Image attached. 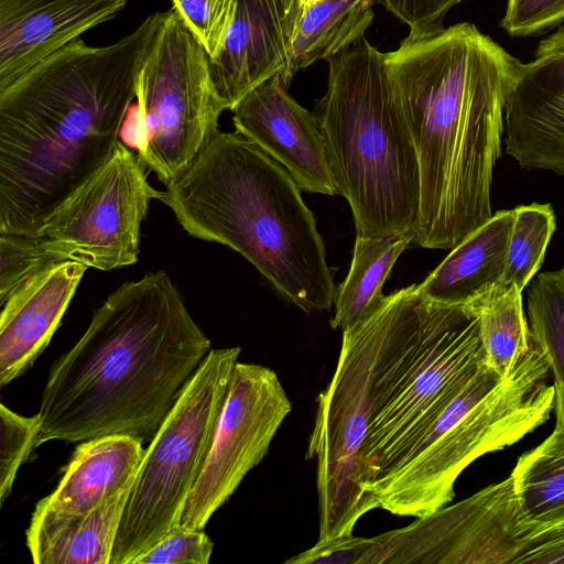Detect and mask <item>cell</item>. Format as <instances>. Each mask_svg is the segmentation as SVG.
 I'll return each instance as SVG.
<instances>
[{
  "mask_svg": "<svg viewBox=\"0 0 564 564\" xmlns=\"http://www.w3.org/2000/svg\"><path fill=\"white\" fill-rule=\"evenodd\" d=\"M384 59L420 165L413 242L452 249L492 216L505 105L521 62L469 22L409 34Z\"/></svg>",
  "mask_w": 564,
  "mask_h": 564,
  "instance_id": "6da1fadb",
  "label": "cell"
},
{
  "mask_svg": "<svg viewBox=\"0 0 564 564\" xmlns=\"http://www.w3.org/2000/svg\"><path fill=\"white\" fill-rule=\"evenodd\" d=\"M160 17L110 45L77 39L0 88V234L34 236L110 158Z\"/></svg>",
  "mask_w": 564,
  "mask_h": 564,
  "instance_id": "7a4b0ae2",
  "label": "cell"
},
{
  "mask_svg": "<svg viewBox=\"0 0 564 564\" xmlns=\"http://www.w3.org/2000/svg\"><path fill=\"white\" fill-rule=\"evenodd\" d=\"M210 349L165 271L123 283L52 366L36 447L112 434L151 440Z\"/></svg>",
  "mask_w": 564,
  "mask_h": 564,
  "instance_id": "3957f363",
  "label": "cell"
},
{
  "mask_svg": "<svg viewBox=\"0 0 564 564\" xmlns=\"http://www.w3.org/2000/svg\"><path fill=\"white\" fill-rule=\"evenodd\" d=\"M301 191L256 143L218 130L160 200L188 235L234 249L280 295L312 313L333 306L337 286Z\"/></svg>",
  "mask_w": 564,
  "mask_h": 564,
  "instance_id": "277c9868",
  "label": "cell"
},
{
  "mask_svg": "<svg viewBox=\"0 0 564 564\" xmlns=\"http://www.w3.org/2000/svg\"><path fill=\"white\" fill-rule=\"evenodd\" d=\"M370 319L375 357L359 471L362 487L376 500L379 489L486 365V354L476 301L435 302L419 284H411L387 295Z\"/></svg>",
  "mask_w": 564,
  "mask_h": 564,
  "instance_id": "5b68a950",
  "label": "cell"
},
{
  "mask_svg": "<svg viewBox=\"0 0 564 564\" xmlns=\"http://www.w3.org/2000/svg\"><path fill=\"white\" fill-rule=\"evenodd\" d=\"M327 63L318 116L336 194L348 202L357 232L414 238L420 165L384 53L362 36Z\"/></svg>",
  "mask_w": 564,
  "mask_h": 564,
  "instance_id": "8992f818",
  "label": "cell"
},
{
  "mask_svg": "<svg viewBox=\"0 0 564 564\" xmlns=\"http://www.w3.org/2000/svg\"><path fill=\"white\" fill-rule=\"evenodd\" d=\"M549 371L533 344L503 379L484 365L376 494L378 508L422 518L445 507L468 465L517 443L550 417L555 389L545 382Z\"/></svg>",
  "mask_w": 564,
  "mask_h": 564,
  "instance_id": "52a82bcc",
  "label": "cell"
},
{
  "mask_svg": "<svg viewBox=\"0 0 564 564\" xmlns=\"http://www.w3.org/2000/svg\"><path fill=\"white\" fill-rule=\"evenodd\" d=\"M240 351V347L210 349L151 438L109 564H132L181 524L210 452Z\"/></svg>",
  "mask_w": 564,
  "mask_h": 564,
  "instance_id": "ba28073f",
  "label": "cell"
},
{
  "mask_svg": "<svg viewBox=\"0 0 564 564\" xmlns=\"http://www.w3.org/2000/svg\"><path fill=\"white\" fill-rule=\"evenodd\" d=\"M135 99L134 147L167 186L218 131L225 110L210 78L208 54L173 8L161 12Z\"/></svg>",
  "mask_w": 564,
  "mask_h": 564,
  "instance_id": "9c48e42d",
  "label": "cell"
},
{
  "mask_svg": "<svg viewBox=\"0 0 564 564\" xmlns=\"http://www.w3.org/2000/svg\"><path fill=\"white\" fill-rule=\"evenodd\" d=\"M373 357L375 330L368 317L343 332L336 370L316 399L306 458L316 460L318 540L352 534L357 521L378 508L359 471Z\"/></svg>",
  "mask_w": 564,
  "mask_h": 564,
  "instance_id": "30bf717a",
  "label": "cell"
},
{
  "mask_svg": "<svg viewBox=\"0 0 564 564\" xmlns=\"http://www.w3.org/2000/svg\"><path fill=\"white\" fill-rule=\"evenodd\" d=\"M147 167L119 141L110 158L34 236L59 262L76 261L101 271L133 264L149 203L162 194L148 182Z\"/></svg>",
  "mask_w": 564,
  "mask_h": 564,
  "instance_id": "8fae6325",
  "label": "cell"
},
{
  "mask_svg": "<svg viewBox=\"0 0 564 564\" xmlns=\"http://www.w3.org/2000/svg\"><path fill=\"white\" fill-rule=\"evenodd\" d=\"M373 536L360 564H514L536 530L510 475L467 499Z\"/></svg>",
  "mask_w": 564,
  "mask_h": 564,
  "instance_id": "7c38bea8",
  "label": "cell"
},
{
  "mask_svg": "<svg viewBox=\"0 0 564 564\" xmlns=\"http://www.w3.org/2000/svg\"><path fill=\"white\" fill-rule=\"evenodd\" d=\"M291 410L292 403L272 369L237 362L210 452L183 511V527H206L265 457Z\"/></svg>",
  "mask_w": 564,
  "mask_h": 564,
  "instance_id": "4fadbf2b",
  "label": "cell"
},
{
  "mask_svg": "<svg viewBox=\"0 0 564 564\" xmlns=\"http://www.w3.org/2000/svg\"><path fill=\"white\" fill-rule=\"evenodd\" d=\"M503 122L506 152L522 169L564 175V42L553 33L520 64Z\"/></svg>",
  "mask_w": 564,
  "mask_h": 564,
  "instance_id": "5bb4252c",
  "label": "cell"
},
{
  "mask_svg": "<svg viewBox=\"0 0 564 564\" xmlns=\"http://www.w3.org/2000/svg\"><path fill=\"white\" fill-rule=\"evenodd\" d=\"M274 76L234 108L236 131L279 162L302 191L335 195L319 116L297 104Z\"/></svg>",
  "mask_w": 564,
  "mask_h": 564,
  "instance_id": "9a60e30c",
  "label": "cell"
},
{
  "mask_svg": "<svg viewBox=\"0 0 564 564\" xmlns=\"http://www.w3.org/2000/svg\"><path fill=\"white\" fill-rule=\"evenodd\" d=\"M236 13L221 47L208 58L216 94L234 110L251 90L279 76L289 86L295 22L275 0H236Z\"/></svg>",
  "mask_w": 564,
  "mask_h": 564,
  "instance_id": "2e32d148",
  "label": "cell"
},
{
  "mask_svg": "<svg viewBox=\"0 0 564 564\" xmlns=\"http://www.w3.org/2000/svg\"><path fill=\"white\" fill-rule=\"evenodd\" d=\"M127 0H0V88L112 19Z\"/></svg>",
  "mask_w": 564,
  "mask_h": 564,
  "instance_id": "e0dca14e",
  "label": "cell"
},
{
  "mask_svg": "<svg viewBox=\"0 0 564 564\" xmlns=\"http://www.w3.org/2000/svg\"><path fill=\"white\" fill-rule=\"evenodd\" d=\"M86 269L76 261L54 263L0 304L1 388L23 375L46 348Z\"/></svg>",
  "mask_w": 564,
  "mask_h": 564,
  "instance_id": "ac0fdd59",
  "label": "cell"
},
{
  "mask_svg": "<svg viewBox=\"0 0 564 564\" xmlns=\"http://www.w3.org/2000/svg\"><path fill=\"white\" fill-rule=\"evenodd\" d=\"M142 444L124 434L80 442L57 487L36 503L32 516L69 517L94 511L133 482L144 454Z\"/></svg>",
  "mask_w": 564,
  "mask_h": 564,
  "instance_id": "d6986e66",
  "label": "cell"
},
{
  "mask_svg": "<svg viewBox=\"0 0 564 564\" xmlns=\"http://www.w3.org/2000/svg\"><path fill=\"white\" fill-rule=\"evenodd\" d=\"M514 221L513 209L499 210L457 246L419 284L432 301L471 303L505 284Z\"/></svg>",
  "mask_w": 564,
  "mask_h": 564,
  "instance_id": "ffe728a7",
  "label": "cell"
},
{
  "mask_svg": "<svg viewBox=\"0 0 564 564\" xmlns=\"http://www.w3.org/2000/svg\"><path fill=\"white\" fill-rule=\"evenodd\" d=\"M132 484L86 514L32 516L25 534L33 562L109 564Z\"/></svg>",
  "mask_w": 564,
  "mask_h": 564,
  "instance_id": "44dd1931",
  "label": "cell"
},
{
  "mask_svg": "<svg viewBox=\"0 0 564 564\" xmlns=\"http://www.w3.org/2000/svg\"><path fill=\"white\" fill-rule=\"evenodd\" d=\"M411 242V235L357 232L348 274L337 288L330 321L334 329H351L380 308L386 299L383 284Z\"/></svg>",
  "mask_w": 564,
  "mask_h": 564,
  "instance_id": "7402d4cb",
  "label": "cell"
},
{
  "mask_svg": "<svg viewBox=\"0 0 564 564\" xmlns=\"http://www.w3.org/2000/svg\"><path fill=\"white\" fill-rule=\"evenodd\" d=\"M376 0H322L302 7L291 42L293 73L328 59L361 39Z\"/></svg>",
  "mask_w": 564,
  "mask_h": 564,
  "instance_id": "603a6c76",
  "label": "cell"
},
{
  "mask_svg": "<svg viewBox=\"0 0 564 564\" xmlns=\"http://www.w3.org/2000/svg\"><path fill=\"white\" fill-rule=\"evenodd\" d=\"M520 510L538 531L564 524V433L522 454L511 473Z\"/></svg>",
  "mask_w": 564,
  "mask_h": 564,
  "instance_id": "cb8c5ba5",
  "label": "cell"
},
{
  "mask_svg": "<svg viewBox=\"0 0 564 564\" xmlns=\"http://www.w3.org/2000/svg\"><path fill=\"white\" fill-rule=\"evenodd\" d=\"M528 286L527 321L531 341L552 371L554 431L564 433V268L536 274Z\"/></svg>",
  "mask_w": 564,
  "mask_h": 564,
  "instance_id": "d4e9b609",
  "label": "cell"
},
{
  "mask_svg": "<svg viewBox=\"0 0 564 564\" xmlns=\"http://www.w3.org/2000/svg\"><path fill=\"white\" fill-rule=\"evenodd\" d=\"M486 364L503 379L532 347L522 291L503 284L476 300Z\"/></svg>",
  "mask_w": 564,
  "mask_h": 564,
  "instance_id": "484cf974",
  "label": "cell"
},
{
  "mask_svg": "<svg viewBox=\"0 0 564 564\" xmlns=\"http://www.w3.org/2000/svg\"><path fill=\"white\" fill-rule=\"evenodd\" d=\"M513 212L505 284H513L522 291L544 261L556 229V217L551 204L521 205Z\"/></svg>",
  "mask_w": 564,
  "mask_h": 564,
  "instance_id": "4316f807",
  "label": "cell"
},
{
  "mask_svg": "<svg viewBox=\"0 0 564 564\" xmlns=\"http://www.w3.org/2000/svg\"><path fill=\"white\" fill-rule=\"evenodd\" d=\"M58 262L36 236L0 234V304L14 290Z\"/></svg>",
  "mask_w": 564,
  "mask_h": 564,
  "instance_id": "83f0119b",
  "label": "cell"
},
{
  "mask_svg": "<svg viewBox=\"0 0 564 564\" xmlns=\"http://www.w3.org/2000/svg\"><path fill=\"white\" fill-rule=\"evenodd\" d=\"M0 503L12 491L20 466L36 448L40 416H23L0 404Z\"/></svg>",
  "mask_w": 564,
  "mask_h": 564,
  "instance_id": "f1b7e54d",
  "label": "cell"
},
{
  "mask_svg": "<svg viewBox=\"0 0 564 564\" xmlns=\"http://www.w3.org/2000/svg\"><path fill=\"white\" fill-rule=\"evenodd\" d=\"M172 3L208 58L215 57L234 21L236 0H172Z\"/></svg>",
  "mask_w": 564,
  "mask_h": 564,
  "instance_id": "f546056e",
  "label": "cell"
},
{
  "mask_svg": "<svg viewBox=\"0 0 564 564\" xmlns=\"http://www.w3.org/2000/svg\"><path fill=\"white\" fill-rule=\"evenodd\" d=\"M213 546L204 529H189L178 524L139 555L132 564H207Z\"/></svg>",
  "mask_w": 564,
  "mask_h": 564,
  "instance_id": "4dcf8cb0",
  "label": "cell"
},
{
  "mask_svg": "<svg viewBox=\"0 0 564 564\" xmlns=\"http://www.w3.org/2000/svg\"><path fill=\"white\" fill-rule=\"evenodd\" d=\"M564 21V0H508L500 26L513 37L543 33Z\"/></svg>",
  "mask_w": 564,
  "mask_h": 564,
  "instance_id": "1f68e13d",
  "label": "cell"
},
{
  "mask_svg": "<svg viewBox=\"0 0 564 564\" xmlns=\"http://www.w3.org/2000/svg\"><path fill=\"white\" fill-rule=\"evenodd\" d=\"M371 538L339 535L317 542L286 560V564H360L371 546Z\"/></svg>",
  "mask_w": 564,
  "mask_h": 564,
  "instance_id": "d6a6232c",
  "label": "cell"
},
{
  "mask_svg": "<svg viewBox=\"0 0 564 564\" xmlns=\"http://www.w3.org/2000/svg\"><path fill=\"white\" fill-rule=\"evenodd\" d=\"M410 28L411 35L438 30L446 13L462 0H379Z\"/></svg>",
  "mask_w": 564,
  "mask_h": 564,
  "instance_id": "836d02e7",
  "label": "cell"
},
{
  "mask_svg": "<svg viewBox=\"0 0 564 564\" xmlns=\"http://www.w3.org/2000/svg\"><path fill=\"white\" fill-rule=\"evenodd\" d=\"M514 564H564V524L529 536Z\"/></svg>",
  "mask_w": 564,
  "mask_h": 564,
  "instance_id": "e575fe53",
  "label": "cell"
},
{
  "mask_svg": "<svg viewBox=\"0 0 564 564\" xmlns=\"http://www.w3.org/2000/svg\"><path fill=\"white\" fill-rule=\"evenodd\" d=\"M290 20L295 22L302 10L301 0H275Z\"/></svg>",
  "mask_w": 564,
  "mask_h": 564,
  "instance_id": "d590c367",
  "label": "cell"
},
{
  "mask_svg": "<svg viewBox=\"0 0 564 564\" xmlns=\"http://www.w3.org/2000/svg\"><path fill=\"white\" fill-rule=\"evenodd\" d=\"M553 34L564 42V26L558 28Z\"/></svg>",
  "mask_w": 564,
  "mask_h": 564,
  "instance_id": "8d00e7d4",
  "label": "cell"
},
{
  "mask_svg": "<svg viewBox=\"0 0 564 564\" xmlns=\"http://www.w3.org/2000/svg\"><path fill=\"white\" fill-rule=\"evenodd\" d=\"M319 1H322V0H306L302 7H304V6H312V4H315V3L319 2Z\"/></svg>",
  "mask_w": 564,
  "mask_h": 564,
  "instance_id": "74e56055",
  "label": "cell"
},
{
  "mask_svg": "<svg viewBox=\"0 0 564 564\" xmlns=\"http://www.w3.org/2000/svg\"><path fill=\"white\" fill-rule=\"evenodd\" d=\"M305 1H306V0H301V2H302V6L304 4V2H305Z\"/></svg>",
  "mask_w": 564,
  "mask_h": 564,
  "instance_id": "f35d334b",
  "label": "cell"
}]
</instances>
